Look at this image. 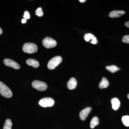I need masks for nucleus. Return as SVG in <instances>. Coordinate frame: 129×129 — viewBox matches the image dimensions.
Instances as JSON below:
<instances>
[{"instance_id":"obj_1","label":"nucleus","mask_w":129,"mask_h":129,"mask_svg":"<svg viewBox=\"0 0 129 129\" xmlns=\"http://www.w3.org/2000/svg\"><path fill=\"white\" fill-rule=\"evenodd\" d=\"M0 94L3 96L8 98L11 97L13 95L11 90L1 81H0Z\"/></svg>"},{"instance_id":"obj_2","label":"nucleus","mask_w":129,"mask_h":129,"mask_svg":"<svg viewBox=\"0 0 129 129\" xmlns=\"http://www.w3.org/2000/svg\"><path fill=\"white\" fill-rule=\"evenodd\" d=\"M22 49L25 53H33L37 51L38 47L34 43H26L24 44Z\"/></svg>"},{"instance_id":"obj_3","label":"nucleus","mask_w":129,"mask_h":129,"mask_svg":"<svg viewBox=\"0 0 129 129\" xmlns=\"http://www.w3.org/2000/svg\"><path fill=\"white\" fill-rule=\"evenodd\" d=\"M62 61V58L60 56H56L51 59L48 62L47 68L49 69L53 70Z\"/></svg>"},{"instance_id":"obj_4","label":"nucleus","mask_w":129,"mask_h":129,"mask_svg":"<svg viewBox=\"0 0 129 129\" xmlns=\"http://www.w3.org/2000/svg\"><path fill=\"white\" fill-rule=\"evenodd\" d=\"M32 87L40 91H44L47 89V84L43 81L35 80L32 83Z\"/></svg>"},{"instance_id":"obj_5","label":"nucleus","mask_w":129,"mask_h":129,"mask_svg":"<svg viewBox=\"0 0 129 129\" xmlns=\"http://www.w3.org/2000/svg\"><path fill=\"white\" fill-rule=\"evenodd\" d=\"M55 104V102L52 98L50 97L44 98L39 102V104L43 107H52Z\"/></svg>"},{"instance_id":"obj_6","label":"nucleus","mask_w":129,"mask_h":129,"mask_svg":"<svg viewBox=\"0 0 129 129\" xmlns=\"http://www.w3.org/2000/svg\"><path fill=\"white\" fill-rule=\"evenodd\" d=\"M42 45L47 48H53L56 46L57 42L55 40L49 37H46L42 40Z\"/></svg>"},{"instance_id":"obj_7","label":"nucleus","mask_w":129,"mask_h":129,"mask_svg":"<svg viewBox=\"0 0 129 129\" xmlns=\"http://www.w3.org/2000/svg\"><path fill=\"white\" fill-rule=\"evenodd\" d=\"M4 63L6 66L11 67L15 69H19L20 68L19 64L11 59L6 58L4 60Z\"/></svg>"},{"instance_id":"obj_8","label":"nucleus","mask_w":129,"mask_h":129,"mask_svg":"<svg viewBox=\"0 0 129 129\" xmlns=\"http://www.w3.org/2000/svg\"><path fill=\"white\" fill-rule=\"evenodd\" d=\"M91 110L92 108L90 107H87L83 109L79 113V117L83 121L85 120Z\"/></svg>"},{"instance_id":"obj_9","label":"nucleus","mask_w":129,"mask_h":129,"mask_svg":"<svg viewBox=\"0 0 129 129\" xmlns=\"http://www.w3.org/2000/svg\"><path fill=\"white\" fill-rule=\"evenodd\" d=\"M125 13V12L123 11H112L109 13V16L112 18H116L121 17L122 15Z\"/></svg>"},{"instance_id":"obj_10","label":"nucleus","mask_w":129,"mask_h":129,"mask_svg":"<svg viewBox=\"0 0 129 129\" xmlns=\"http://www.w3.org/2000/svg\"><path fill=\"white\" fill-rule=\"evenodd\" d=\"M77 85V82L76 79L72 78L68 81L67 86L68 89L70 90H73L76 88Z\"/></svg>"},{"instance_id":"obj_11","label":"nucleus","mask_w":129,"mask_h":129,"mask_svg":"<svg viewBox=\"0 0 129 129\" xmlns=\"http://www.w3.org/2000/svg\"><path fill=\"white\" fill-rule=\"evenodd\" d=\"M84 38L86 42L90 41L91 40V43L93 44H96L98 43L96 38L93 35L91 34H87L84 36Z\"/></svg>"},{"instance_id":"obj_12","label":"nucleus","mask_w":129,"mask_h":129,"mask_svg":"<svg viewBox=\"0 0 129 129\" xmlns=\"http://www.w3.org/2000/svg\"><path fill=\"white\" fill-rule=\"evenodd\" d=\"M112 108L115 111L117 110L119 108L120 105V102L119 100L116 98H114L112 99L111 100Z\"/></svg>"},{"instance_id":"obj_13","label":"nucleus","mask_w":129,"mask_h":129,"mask_svg":"<svg viewBox=\"0 0 129 129\" xmlns=\"http://www.w3.org/2000/svg\"><path fill=\"white\" fill-rule=\"evenodd\" d=\"M26 63L29 66H32L35 68H37L39 66V63L35 59H28L26 60Z\"/></svg>"},{"instance_id":"obj_14","label":"nucleus","mask_w":129,"mask_h":129,"mask_svg":"<svg viewBox=\"0 0 129 129\" xmlns=\"http://www.w3.org/2000/svg\"><path fill=\"white\" fill-rule=\"evenodd\" d=\"M109 85V83L108 81L106 78L103 77L101 81L99 83V87L101 89L106 88L108 87Z\"/></svg>"},{"instance_id":"obj_15","label":"nucleus","mask_w":129,"mask_h":129,"mask_svg":"<svg viewBox=\"0 0 129 129\" xmlns=\"http://www.w3.org/2000/svg\"><path fill=\"white\" fill-rule=\"evenodd\" d=\"M99 123V119L96 116L93 117L90 123V126L91 128H94Z\"/></svg>"},{"instance_id":"obj_16","label":"nucleus","mask_w":129,"mask_h":129,"mask_svg":"<svg viewBox=\"0 0 129 129\" xmlns=\"http://www.w3.org/2000/svg\"><path fill=\"white\" fill-rule=\"evenodd\" d=\"M106 69L112 73H114L115 72L120 70V69L118 68L115 65H112L111 66H108L106 67Z\"/></svg>"},{"instance_id":"obj_17","label":"nucleus","mask_w":129,"mask_h":129,"mask_svg":"<svg viewBox=\"0 0 129 129\" xmlns=\"http://www.w3.org/2000/svg\"><path fill=\"white\" fill-rule=\"evenodd\" d=\"M12 123L10 119H7L5 121L3 129H12Z\"/></svg>"},{"instance_id":"obj_18","label":"nucleus","mask_w":129,"mask_h":129,"mask_svg":"<svg viewBox=\"0 0 129 129\" xmlns=\"http://www.w3.org/2000/svg\"><path fill=\"white\" fill-rule=\"evenodd\" d=\"M122 123L126 127L129 126V116L125 115L122 117Z\"/></svg>"},{"instance_id":"obj_19","label":"nucleus","mask_w":129,"mask_h":129,"mask_svg":"<svg viewBox=\"0 0 129 129\" xmlns=\"http://www.w3.org/2000/svg\"><path fill=\"white\" fill-rule=\"evenodd\" d=\"M36 16H39V17H41L43 16L44 13L42 12V9L41 8L39 7L37 8L36 11Z\"/></svg>"},{"instance_id":"obj_20","label":"nucleus","mask_w":129,"mask_h":129,"mask_svg":"<svg viewBox=\"0 0 129 129\" xmlns=\"http://www.w3.org/2000/svg\"><path fill=\"white\" fill-rule=\"evenodd\" d=\"M122 41L126 44H129V35H125L122 38Z\"/></svg>"},{"instance_id":"obj_21","label":"nucleus","mask_w":129,"mask_h":129,"mask_svg":"<svg viewBox=\"0 0 129 129\" xmlns=\"http://www.w3.org/2000/svg\"><path fill=\"white\" fill-rule=\"evenodd\" d=\"M23 17L25 19H29L30 18L29 12L27 11H25L24 12V14Z\"/></svg>"},{"instance_id":"obj_22","label":"nucleus","mask_w":129,"mask_h":129,"mask_svg":"<svg viewBox=\"0 0 129 129\" xmlns=\"http://www.w3.org/2000/svg\"><path fill=\"white\" fill-rule=\"evenodd\" d=\"M125 26L129 28V21L125 22Z\"/></svg>"},{"instance_id":"obj_23","label":"nucleus","mask_w":129,"mask_h":129,"mask_svg":"<svg viewBox=\"0 0 129 129\" xmlns=\"http://www.w3.org/2000/svg\"><path fill=\"white\" fill-rule=\"evenodd\" d=\"M26 22V20L25 19H23L22 20V23H25Z\"/></svg>"},{"instance_id":"obj_24","label":"nucleus","mask_w":129,"mask_h":129,"mask_svg":"<svg viewBox=\"0 0 129 129\" xmlns=\"http://www.w3.org/2000/svg\"><path fill=\"white\" fill-rule=\"evenodd\" d=\"M79 1L80 2L82 3L85 2L86 1L85 0H79Z\"/></svg>"},{"instance_id":"obj_25","label":"nucleus","mask_w":129,"mask_h":129,"mask_svg":"<svg viewBox=\"0 0 129 129\" xmlns=\"http://www.w3.org/2000/svg\"><path fill=\"white\" fill-rule=\"evenodd\" d=\"M3 33L2 29L0 27V35L2 34Z\"/></svg>"},{"instance_id":"obj_26","label":"nucleus","mask_w":129,"mask_h":129,"mask_svg":"<svg viewBox=\"0 0 129 129\" xmlns=\"http://www.w3.org/2000/svg\"><path fill=\"white\" fill-rule=\"evenodd\" d=\"M127 97H128V99H129V94L127 95Z\"/></svg>"}]
</instances>
